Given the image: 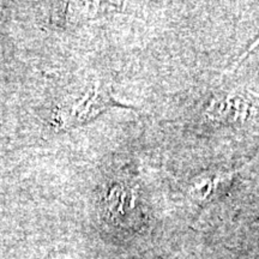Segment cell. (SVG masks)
Instances as JSON below:
<instances>
[{
  "label": "cell",
  "instance_id": "6da1fadb",
  "mask_svg": "<svg viewBox=\"0 0 259 259\" xmlns=\"http://www.w3.org/2000/svg\"><path fill=\"white\" fill-rule=\"evenodd\" d=\"M105 212L114 225L125 229H137L144 223L138 187L128 181L112 184L105 196Z\"/></svg>",
  "mask_w": 259,
  "mask_h": 259
},
{
  "label": "cell",
  "instance_id": "7a4b0ae2",
  "mask_svg": "<svg viewBox=\"0 0 259 259\" xmlns=\"http://www.w3.org/2000/svg\"><path fill=\"white\" fill-rule=\"evenodd\" d=\"M252 100L238 93H221L213 96L206 107L205 116L225 125L244 124L253 116Z\"/></svg>",
  "mask_w": 259,
  "mask_h": 259
},
{
  "label": "cell",
  "instance_id": "3957f363",
  "mask_svg": "<svg viewBox=\"0 0 259 259\" xmlns=\"http://www.w3.org/2000/svg\"><path fill=\"white\" fill-rule=\"evenodd\" d=\"M234 179L235 171H205L194 178L189 187V194L194 202L204 205L222 197Z\"/></svg>",
  "mask_w": 259,
  "mask_h": 259
},
{
  "label": "cell",
  "instance_id": "277c9868",
  "mask_svg": "<svg viewBox=\"0 0 259 259\" xmlns=\"http://www.w3.org/2000/svg\"><path fill=\"white\" fill-rule=\"evenodd\" d=\"M257 84H258V88H259V72H258V76H257Z\"/></svg>",
  "mask_w": 259,
  "mask_h": 259
}]
</instances>
